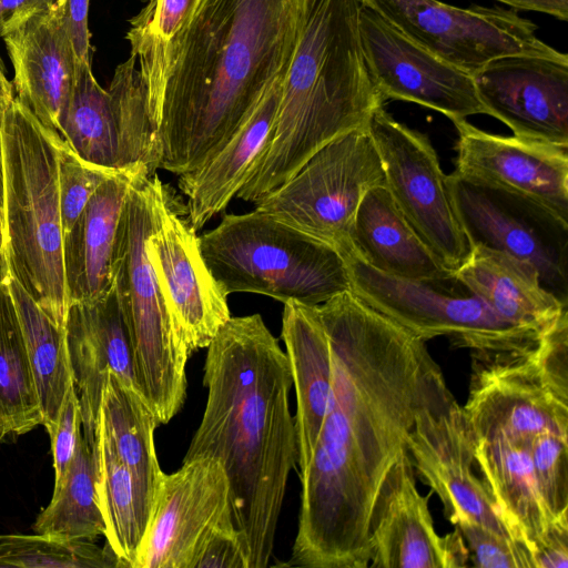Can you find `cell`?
I'll list each match as a JSON object with an SVG mask.
<instances>
[{
	"label": "cell",
	"mask_w": 568,
	"mask_h": 568,
	"mask_svg": "<svg viewBox=\"0 0 568 568\" xmlns=\"http://www.w3.org/2000/svg\"><path fill=\"white\" fill-rule=\"evenodd\" d=\"M332 387L313 456L300 473L297 534L286 566L366 568L382 485L417 414L446 384L427 342L352 291L317 305Z\"/></svg>",
	"instance_id": "obj_1"
},
{
	"label": "cell",
	"mask_w": 568,
	"mask_h": 568,
	"mask_svg": "<svg viewBox=\"0 0 568 568\" xmlns=\"http://www.w3.org/2000/svg\"><path fill=\"white\" fill-rule=\"evenodd\" d=\"M206 348V403L183 460L223 465L247 568H265L298 462L291 368L260 314L230 317Z\"/></svg>",
	"instance_id": "obj_2"
},
{
	"label": "cell",
	"mask_w": 568,
	"mask_h": 568,
	"mask_svg": "<svg viewBox=\"0 0 568 568\" xmlns=\"http://www.w3.org/2000/svg\"><path fill=\"white\" fill-rule=\"evenodd\" d=\"M307 0H200L169 71L158 169L181 175L216 154L287 72Z\"/></svg>",
	"instance_id": "obj_3"
},
{
	"label": "cell",
	"mask_w": 568,
	"mask_h": 568,
	"mask_svg": "<svg viewBox=\"0 0 568 568\" xmlns=\"http://www.w3.org/2000/svg\"><path fill=\"white\" fill-rule=\"evenodd\" d=\"M359 0H307L266 144L236 197L257 203L384 106L363 55Z\"/></svg>",
	"instance_id": "obj_4"
},
{
	"label": "cell",
	"mask_w": 568,
	"mask_h": 568,
	"mask_svg": "<svg viewBox=\"0 0 568 568\" xmlns=\"http://www.w3.org/2000/svg\"><path fill=\"white\" fill-rule=\"evenodd\" d=\"M60 139L16 98L3 108L0 275L13 277L58 327L65 328L70 302L63 266Z\"/></svg>",
	"instance_id": "obj_5"
},
{
	"label": "cell",
	"mask_w": 568,
	"mask_h": 568,
	"mask_svg": "<svg viewBox=\"0 0 568 568\" xmlns=\"http://www.w3.org/2000/svg\"><path fill=\"white\" fill-rule=\"evenodd\" d=\"M165 189L156 173H135L112 262L113 287L130 333L138 383L160 424H168L185 402V366L192 355L148 255Z\"/></svg>",
	"instance_id": "obj_6"
},
{
	"label": "cell",
	"mask_w": 568,
	"mask_h": 568,
	"mask_svg": "<svg viewBox=\"0 0 568 568\" xmlns=\"http://www.w3.org/2000/svg\"><path fill=\"white\" fill-rule=\"evenodd\" d=\"M203 260L222 291L308 306L351 291L344 257L329 244L258 212L226 214L200 235Z\"/></svg>",
	"instance_id": "obj_7"
},
{
	"label": "cell",
	"mask_w": 568,
	"mask_h": 568,
	"mask_svg": "<svg viewBox=\"0 0 568 568\" xmlns=\"http://www.w3.org/2000/svg\"><path fill=\"white\" fill-rule=\"evenodd\" d=\"M471 358L463 409L475 439L568 438V318L528 348Z\"/></svg>",
	"instance_id": "obj_8"
},
{
	"label": "cell",
	"mask_w": 568,
	"mask_h": 568,
	"mask_svg": "<svg viewBox=\"0 0 568 568\" xmlns=\"http://www.w3.org/2000/svg\"><path fill=\"white\" fill-rule=\"evenodd\" d=\"M344 260L351 291L425 342L446 336L471 353H501L528 348L545 335L499 317L454 273L404 280L373 268L354 252Z\"/></svg>",
	"instance_id": "obj_9"
},
{
	"label": "cell",
	"mask_w": 568,
	"mask_h": 568,
	"mask_svg": "<svg viewBox=\"0 0 568 568\" xmlns=\"http://www.w3.org/2000/svg\"><path fill=\"white\" fill-rule=\"evenodd\" d=\"M377 185H386L385 172L363 126L320 149L287 182L254 204V211L329 244L345 257L354 252L352 229L361 201Z\"/></svg>",
	"instance_id": "obj_10"
},
{
	"label": "cell",
	"mask_w": 568,
	"mask_h": 568,
	"mask_svg": "<svg viewBox=\"0 0 568 568\" xmlns=\"http://www.w3.org/2000/svg\"><path fill=\"white\" fill-rule=\"evenodd\" d=\"M367 129L398 210L439 264L455 273L468 260L471 245L428 136L396 121L384 106L373 112Z\"/></svg>",
	"instance_id": "obj_11"
},
{
	"label": "cell",
	"mask_w": 568,
	"mask_h": 568,
	"mask_svg": "<svg viewBox=\"0 0 568 568\" xmlns=\"http://www.w3.org/2000/svg\"><path fill=\"white\" fill-rule=\"evenodd\" d=\"M410 40L471 75L488 61L509 54L562 58L541 41L537 27L499 7L457 8L438 0H359Z\"/></svg>",
	"instance_id": "obj_12"
},
{
	"label": "cell",
	"mask_w": 568,
	"mask_h": 568,
	"mask_svg": "<svg viewBox=\"0 0 568 568\" xmlns=\"http://www.w3.org/2000/svg\"><path fill=\"white\" fill-rule=\"evenodd\" d=\"M447 185L470 243L528 261L542 286L568 305V222L540 204L454 172Z\"/></svg>",
	"instance_id": "obj_13"
},
{
	"label": "cell",
	"mask_w": 568,
	"mask_h": 568,
	"mask_svg": "<svg viewBox=\"0 0 568 568\" xmlns=\"http://www.w3.org/2000/svg\"><path fill=\"white\" fill-rule=\"evenodd\" d=\"M234 528L223 465L209 457L183 460L163 474L135 568H196L209 542Z\"/></svg>",
	"instance_id": "obj_14"
},
{
	"label": "cell",
	"mask_w": 568,
	"mask_h": 568,
	"mask_svg": "<svg viewBox=\"0 0 568 568\" xmlns=\"http://www.w3.org/2000/svg\"><path fill=\"white\" fill-rule=\"evenodd\" d=\"M474 447L465 412L445 385L417 414L406 453L454 526L470 519L514 539L489 490L474 471Z\"/></svg>",
	"instance_id": "obj_15"
},
{
	"label": "cell",
	"mask_w": 568,
	"mask_h": 568,
	"mask_svg": "<svg viewBox=\"0 0 568 568\" xmlns=\"http://www.w3.org/2000/svg\"><path fill=\"white\" fill-rule=\"evenodd\" d=\"M359 36L373 84L387 100L414 102L452 122L487 114L473 75L420 47L374 10L359 12Z\"/></svg>",
	"instance_id": "obj_16"
},
{
	"label": "cell",
	"mask_w": 568,
	"mask_h": 568,
	"mask_svg": "<svg viewBox=\"0 0 568 568\" xmlns=\"http://www.w3.org/2000/svg\"><path fill=\"white\" fill-rule=\"evenodd\" d=\"M185 206L165 189L148 255L191 354L206 348L230 320L227 295L209 271Z\"/></svg>",
	"instance_id": "obj_17"
},
{
	"label": "cell",
	"mask_w": 568,
	"mask_h": 568,
	"mask_svg": "<svg viewBox=\"0 0 568 568\" xmlns=\"http://www.w3.org/2000/svg\"><path fill=\"white\" fill-rule=\"evenodd\" d=\"M473 79L487 114L513 135L568 148V55H503Z\"/></svg>",
	"instance_id": "obj_18"
},
{
	"label": "cell",
	"mask_w": 568,
	"mask_h": 568,
	"mask_svg": "<svg viewBox=\"0 0 568 568\" xmlns=\"http://www.w3.org/2000/svg\"><path fill=\"white\" fill-rule=\"evenodd\" d=\"M453 123L456 175L524 196L568 222V148L494 134L466 119Z\"/></svg>",
	"instance_id": "obj_19"
},
{
	"label": "cell",
	"mask_w": 568,
	"mask_h": 568,
	"mask_svg": "<svg viewBox=\"0 0 568 568\" xmlns=\"http://www.w3.org/2000/svg\"><path fill=\"white\" fill-rule=\"evenodd\" d=\"M469 551L459 530L439 536L428 499L416 488L415 471L403 453L378 493L369 528L372 568H460Z\"/></svg>",
	"instance_id": "obj_20"
},
{
	"label": "cell",
	"mask_w": 568,
	"mask_h": 568,
	"mask_svg": "<svg viewBox=\"0 0 568 568\" xmlns=\"http://www.w3.org/2000/svg\"><path fill=\"white\" fill-rule=\"evenodd\" d=\"M65 335L83 437L92 449L108 372L141 390L130 333L114 287L95 301L71 304Z\"/></svg>",
	"instance_id": "obj_21"
},
{
	"label": "cell",
	"mask_w": 568,
	"mask_h": 568,
	"mask_svg": "<svg viewBox=\"0 0 568 568\" xmlns=\"http://www.w3.org/2000/svg\"><path fill=\"white\" fill-rule=\"evenodd\" d=\"M64 3L59 0L3 38L13 67L14 98L57 132L77 69Z\"/></svg>",
	"instance_id": "obj_22"
},
{
	"label": "cell",
	"mask_w": 568,
	"mask_h": 568,
	"mask_svg": "<svg viewBox=\"0 0 568 568\" xmlns=\"http://www.w3.org/2000/svg\"><path fill=\"white\" fill-rule=\"evenodd\" d=\"M454 274L515 326L544 335L568 317V305L542 286L537 268L508 253L474 245Z\"/></svg>",
	"instance_id": "obj_23"
},
{
	"label": "cell",
	"mask_w": 568,
	"mask_h": 568,
	"mask_svg": "<svg viewBox=\"0 0 568 568\" xmlns=\"http://www.w3.org/2000/svg\"><path fill=\"white\" fill-rule=\"evenodd\" d=\"M139 171L145 170L115 172L106 179L63 236L70 305L95 301L112 288L118 227L133 176Z\"/></svg>",
	"instance_id": "obj_24"
},
{
	"label": "cell",
	"mask_w": 568,
	"mask_h": 568,
	"mask_svg": "<svg viewBox=\"0 0 568 568\" xmlns=\"http://www.w3.org/2000/svg\"><path fill=\"white\" fill-rule=\"evenodd\" d=\"M285 74L272 83L250 119L216 154L179 175V189L186 197L185 216L196 232L222 212L245 183L268 139Z\"/></svg>",
	"instance_id": "obj_25"
},
{
	"label": "cell",
	"mask_w": 568,
	"mask_h": 568,
	"mask_svg": "<svg viewBox=\"0 0 568 568\" xmlns=\"http://www.w3.org/2000/svg\"><path fill=\"white\" fill-rule=\"evenodd\" d=\"M281 338L296 397L294 422L301 473L313 456L332 387L329 341L317 305L284 303Z\"/></svg>",
	"instance_id": "obj_26"
},
{
	"label": "cell",
	"mask_w": 568,
	"mask_h": 568,
	"mask_svg": "<svg viewBox=\"0 0 568 568\" xmlns=\"http://www.w3.org/2000/svg\"><path fill=\"white\" fill-rule=\"evenodd\" d=\"M528 444L504 437L475 439L474 457L501 519L532 556L551 528L568 520H556L548 510L534 477Z\"/></svg>",
	"instance_id": "obj_27"
},
{
	"label": "cell",
	"mask_w": 568,
	"mask_h": 568,
	"mask_svg": "<svg viewBox=\"0 0 568 568\" xmlns=\"http://www.w3.org/2000/svg\"><path fill=\"white\" fill-rule=\"evenodd\" d=\"M352 243L362 261L386 275L429 280L450 274L409 226L386 185L374 186L363 196Z\"/></svg>",
	"instance_id": "obj_28"
},
{
	"label": "cell",
	"mask_w": 568,
	"mask_h": 568,
	"mask_svg": "<svg viewBox=\"0 0 568 568\" xmlns=\"http://www.w3.org/2000/svg\"><path fill=\"white\" fill-rule=\"evenodd\" d=\"M92 452L97 464V491L106 545L119 558L122 568H135L154 498L119 459L99 425Z\"/></svg>",
	"instance_id": "obj_29"
},
{
	"label": "cell",
	"mask_w": 568,
	"mask_h": 568,
	"mask_svg": "<svg viewBox=\"0 0 568 568\" xmlns=\"http://www.w3.org/2000/svg\"><path fill=\"white\" fill-rule=\"evenodd\" d=\"M98 425L119 459L154 498L164 474L154 443L160 420L144 394L111 371L102 390Z\"/></svg>",
	"instance_id": "obj_30"
},
{
	"label": "cell",
	"mask_w": 568,
	"mask_h": 568,
	"mask_svg": "<svg viewBox=\"0 0 568 568\" xmlns=\"http://www.w3.org/2000/svg\"><path fill=\"white\" fill-rule=\"evenodd\" d=\"M58 133L84 161L105 170H131L112 98L92 73L77 64L74 82L59 119Z\"/></svg>",
	"instance_id": "obj_31"
},
{
	"label": "cell",
	"mask_w": 568,
	"mask_h": 568,
	"mask_svg": "<svg viewBox=\"0 0 568 568\" xmlns=\"http://www.w3.org/2000/svg\"><path fill=\"white\" fill-rule=\"evenodd\" d=\"M143 1L148 3L130 19L125 38L136 59L150 114L158 128L166 78L200 0Z\"/></svg>",
	"instance_id": "obj_32"
},
{
	"label": "cell",
	"mask_w": 568,
	"mask_h": 568,
	"mask_svg": "<svg viewBox=\"0 0 568 568\" xmlns=\"http://www.w3.org/2000/svg\"><path fill=\"white\" fill-rule=\"evenodd\" d=\"M0 277L7 283L21 323L43 417L42 425L51 434L65 396L73 386L65 328L58 327L13 277Z\"/></svg>",
	"instance_id": "obj_33"
},
{
	"label": "cell",
	"mask_w": 568,
	"mask_h": 568,
	"mask_svg": "<svg viewBox=\"0 0 568 568\" xmlns=\"http://www.w3.org/2000/svg\"><path fill=\"white\" fill-rule=\"evenodd\" d=\"M43 424L38 390L7 283L0 277V438Z\"/></svg>",
	"instance_id": "obj_34"
},
{
	"label": "cell",
	"mask_w": 568,
	"mask_h": 568,
	"mask_svg": "<svg viewBox=\"0 0 568 568\" xmlns=\"http://www.w3.org/2000/svg\"><path fill=\"white\" fill-rule=\"evenodd\" d=\"M37 534L70 539L94 540L105 526L97 491L94 453L84 437L51 501L33 524Z\"/></svg>",
	"instance_id": "obj_35"
},
{
	"label": "cell",
	"mask_w": 568,
	"mask_h": 568,
	"mask_svg": "<svg viewBox=\"0 0 568 568\" xmlns=\"http://www.w3.org/2000/svg\"><path fill=\"white\" fill-rule=\"evenodd\" d=\"M122 568L105 544L33 534L0 535V568Z\"/></svg>",
	"instance_id": "obj_36"
},
{
	"label": "cell",
	"mask_w": 568,
	"mask_h": 568,
	"mask_svg": "<svg viewBox=\"0 0 568 568\" xmlns=\"http://www.w3.org/2000/svg\"><path fill=\"white\" fill-rule=\"evenodd\" d=\"M531 468L540 495L556 520H568V438L551 433L528 444Z\"/></svg>",
	"instance_id": "obj_37"
},
{
	"label": "cell",
	"mask_w": 568,
	"mask_h": 568,
	"mask_svg": "<svg viewBox=\"0 0 568 568\" xmlns=\"http://www.w3.org/2000/svg\"><path fill=\"white\" fill-rule=\"evenodd\" d=\"M114 173L82 160L60 139L59 187L63 236L72 229L97 189Z\"/></svg>",
	"instance_id": "obj_38"
},
{
	"label": "cell",
	"mask_w": 568,
	"mask_h": 568,
	"mask_svg": "<svg viewBox=\"0 0 568 568\" xmlns=\"http://www.w3.org/2000/svg\"><path fill=\"white\" fill-rule=\"evenodd\" d=\"M467 542L469 558L480 568H534L532 556L519 541L470 519L455 525Z\"/></svg>",
	"instance_id": "obj_39"
},
{
	"label": "cell",
	"mask_w": 568,
	"mask_h": 568,
	"mask_svg": "<svg viewBox=\"0 0 568 568\" xmlns=\"http://www.w3.org/2000/svg\"><path fill=\"white\" fill-rule=\"evenodd\" d=\"M82 418L79 397L74 385L69 389L62 404L55 428L50 435L51 452L54 468V487H58L65 477L80 440Z\"/></svg>",
	"instance_id": "obj_40"
},
{
	"label": "cell",
	"mask_w": 568,
	"mask_h": 568,
	"mask_svg": "<svg viewBox=\"0 0 568 568\" xmlns=\"http://www.w3.org/2000/svg\"><path fill=\"white\" fill-rule=\"evenodd\" d=\"M196 568H247V558L237 530L216 535L206 546Z\"/></svg>",
	"instance_id": "obj_41"
},
{
	"label": "cell",
	"mask_w": 568,
	"mask_h": 568,
	"mask_svg": "<svg viewBox=\"0 0 568 568\" xmlns=\"http://www.w3.org/2000/svg\"><path fill=\"white\" fill-rule=\"evenodd\" d=\"M90 0H65L64 14L77 64H92L91 33L89 30Z\"/></svg>",
	"instance_id": "obj_42"
},
{
	"label": "cell",
	"mask_w": 568,
	"mask_h": 568,
	"mask_svg": "<svg viewBox=\"0 0 568 568\" xmlns=\"http://www.w3.org/2000/svg\"><path fill=\"white\" fill-rule=\"evenodd\" d=\"M534 568L568 567V523L556 524L546 541L532 554Z\"/></svg>",
	"instance_id": "obj_43"
},
{
	"label": "cell",
	"mask_w": 568,
	"mask_h": 568,
	"mask_svg": "<svg viewBox=\"0 0 568 568\" xmlns=\"http://www.w3.org/2000/svg\"><path fill=\"white\" fill-rule=\"evenodd\" d=\"M59 0H0V38L19 28L31 17L49 10Z\"/></svg>",
	"instance_id": "obj_44"
},
{
	"label": "cell",
	"mask_w": 568,
	"mask_h": 568,
	"mask_svg": "<svg viewBox=\"0 0 568 568\" xmlns=\"http://www.w3.org/2000/svg\"><path fill=\"white\" fill-rule=\"evenodd\" d=\"M516 10L542 12L562 21L568 19V0H497Z\"/></svg>",
	"instance_id": "obj_45"
},
{
	"label": "cell",
	"mask_w": 568,
	"mask_h": 568,
	"mask_svg": "<svg viewBox=\"0 0 568 568\" xmlns=\"http://www.w3.org/2000/svg\"><path fill=\"white\" fill-rule=\"evenodd\" d=\"M2 110L0 106V251L4 225V181H3V155H2Z\"/></svg>",
	"instance_id": "obj_46"
},
{
	"label": "cell",
	"mask_w": 568,
	"mask_h": 568,
	"mask_svg": "<svg viewBox=\"0 0 568 568\" xmlns=\"http://www.w3.org/2000/svg\"><path fill=\"white\" fill-rule=\"evenodd\" d=\"M13 99L12 82L8 80L4 64L0 58V106L6 108Z\"/></svg>",
	"instance_id": "obj_47"
}]
</instances>
